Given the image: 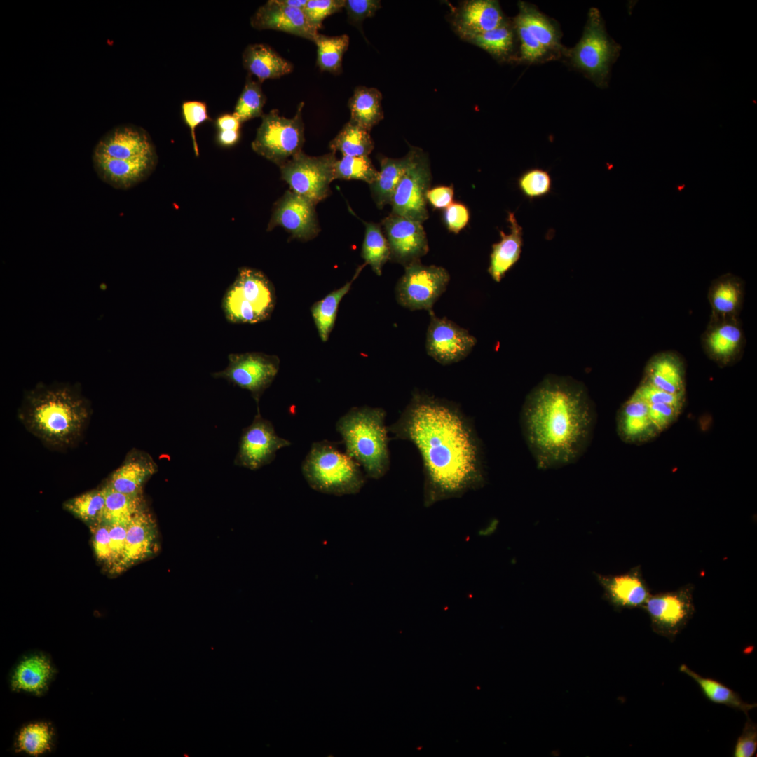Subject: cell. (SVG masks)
<instances>
[{"label": "cell", "mask_w": 757, "mask_h": 757, "mask_svg": "<svg viewBox=\"0 0 757 757\" xmlns=\"http://www.w3.org/2000/svg\"><path fill=\"white\" fill-rule=\"evenodd\" d=\"M129 524V523H128ZM128 524H107L110 536L111 550V573H120L124 571V557L126 533Z\"/></svg>", "instance_id": "cell-47"}, {"label": "cell", "mask_w": 757, "mask_h": 757, "mask_svg": "<svg viewBox=\"0 0 757 757\" xmlns=\"http://www.w3.org/2000/svg\"><path fill=\"white\" fill-rule=\"evenodd\" d=\"M515 27L521 43V58L528 62L543 59L548 51L529 34L525 26L515 18Z\"/></svg>", "instance_id": "cell-54"}, {"label": "cell", "mask_w": 757, "mask_h": 757, "mask_svg": "<svg viewBox=\"0 0 757 757\" xmlns=\"http://www.w3.org/2000/svg\"><path fill=\"white\" fill-rule=\"evenodd\" d=\"M506 23L498 2L493 0L465 1L454 18L456 29L463 38L494 29Z\"/></svg>", "instance_id": "cell-27"}, {"label": "cell", "mask_w": 757, "mask_h": 757, "mask_svg": "<svg viewBox=\"0 0 757 757\" xmlns=\"http://www.w3.org/2000/svg\"><path fill=\"white\" fill-rule=\"evenodd\" d=\"M694 591L695 585L688 583L672 591L651 594L643 609L652 630L673 641L695 612Z\"/></svg>", "instance_id": "cell-10"}, {"label": "cell", "mask_w": 757, "mask_h": 757, "mask_svg": "<svg viewBox=\"0 0 757 757\" xmlns=\"http://www.w3.org/2000/svg\"><path fill=\"white\" fill-rule=\"evenodd\" d=\"M757 749V726L747 718L741 735L735 745L734 757H752Z\"/></svg>", "instance_id": "cell-55"}, {"label": "cell", "mask_w": 757, "mask_h": 757, "mask_svg": "<svg viewBox=\"0 0 757 757\" xmlns=\"http://www.w3.org/2000/svg\"><path fill=\"white\" fill-rule=\"evenodd\" d=\"M243 64L248 73L255 76L261 83L266 79L280 78L293 71L290 62L264 43L247 46L243 53Z\"/></svg>", "instance_id": "cell-31"}, {"label": "cell", "mask_w": 757, "mask_h": 757, "mask_svg": "<svg viewBox=\"0 0 757 757\" xmlns=\"http://www.w3.org/2000/svg\"><path fill=\"white\" fill-rule=\"evenodd\" d=\"M182 115L185 123L191 130L194 153L199 155V150L196 138V128L202 123L210 120L205 102L200 101H186L182 105Z\"/></svg>", "instance_id": "cell-50"}, {"label": "cell", "mask_w": 757, "mask_h": 757, "mask_svg": "<svg viewBox=\"0 0 757 757\" xmlns=\"http://www.w3.org/2000/svg\"><path fill=\"white\" fill-rule=\"evenodd\" d=\"M53 731L46 722H36L24 726L15 740V751L37 756L52 749Z\"/></svg>", "instance_id": "cell-41"}, {"label": "cell", "mask_w": 757, "mask_h": 757, "mask_svg": "<svg viewBox=\"0 0 757 757\" xmlns=\"http://www.w3.org/2000/svg\"><path fill=\"white\" fill-rule=\"evenodd\" d=\"M620 46L608 36L599 11L591 8L584 33L571 53L573 64L603 86Z\"/></svg>", "instance_id": "cell-9"}, {"label": "cell", "mask_w": 757, "mask_h": 757, "mask_svg": "<svg viewBox=\"0 0 757 757\" xmlns=\"http://www.w3.org/2000/svg\"><path fill=\"white\" fill-rule=\"evenodd\" d=\"M470 214L468 208L461 203H451L444 213V219L449 231L458 233L468 224Z\"/></svg>", "instance_id": "cell-56"}, {"label": "cell", "mask_w": 757, "mask_h": 757, "mask_svg": "<svg viewBox=\"0 0 757 757\" xmlns=\"http://www.w3.org/2000/svg\"><path fill=\"white\" fill-rule=\"evenodd\" d=\"M421 224L392 214L383 220L391 260L406 266L420 261L428 253L427 237Z\"/></svg>", "instance_id": "cell-18"}, {"label": "cell", "mask_w": 757, "mask_h": 757, "mask_svg": "<svg viewBox=\"0 0 757 757\" xmlns=\"http://www.w3.org/2000/svg\"><path fill=\"white\" fill-rule=\"evenodd\" d=\"M280 1L290 8L304 11L308 0H280Z\"/></svg>", "instance_id": "cell-60"}, {"label": "cell", "mask_w": 757, "mask_h": 757, "mask_svg": "<svg viewBox=\"0 0 757 757\" xmlns=\"http://www.w3.org/2000/svg\"><path fill=\"white\" fill-rule=\"evenodd\" d=\"M275 304V289L261 271L248 267L238 273L225 292L221 308L227 321L254 324L268 319Z\"/></svg>", "instance_id": "cell-6"}, {"label": "cell", "mask_w": 757, "mask_h": 757, "mask_svg": "<svg viewBox=\"0 0 757 757\" xmlns=\"http://www.w3.org/2000/svg\"><path fill=\"white\" fill-rule=\"evenodd\" d=\"M686 365L676 353L663 351L647 362L641 381L674 394L686 393Z\"/></svg>", "instance_id": "cell-26"}, {"label": "cell", "mask_w": 757, "mask_h": 757, "mask_svg": "<svg viewBox=\"0 0 757 757\" xmlns=\"http://www.w3.org/2000/svg\"><path fill=\"white\" fill-rule=\"evenodd\" d=\"M314 43L317 46L316 64L322 71L339 74L342 71V60L349 45L347 34L329 36L318 34Z\"/></svg>", "instance_id": "cell-40"}, {"label": "cell", "mask_w": 757, "mask_h": 757, "mask_svg": "<svg viewBox=\"0 0 757 757\" xmlns=\"http://www.w3.org/2000/svg\"><path fill=\"white\" fill-rule=\"evenodd\" d=\"M382 94L375 88L357 86L348 100L350 121L369 132L383 118Z\"/></svg>", "instance_id": "cell-33"}, {"label": "cell", "mask_w": 757, "mask_h": 757, "mask_svg": "<svg viewBox=\"0 0 757 757\" xmlns=\"http://www.w3.org/2000/svg\"><path fill=\"white\" fill-rule=\"evenodd\" d=\"M744 297L743 280L731 273L714 280L709 288L708 299L713 318H738Z\"/></svg>", "instance_id": "cell-28"}, {"label": "cell", "mask_w": 757, "mask_h": 757, "mask_svg": "<svg viewBox=\"0 0 757 757\" xmlns=\"http://www.w3.org/2000/svg\"><path fill=\"white\" fill-rule=\"evenodd\" d=\"M596 416L583 383L569 376H545L525 397L519 416L536 467L556 469L577 462L592 442Z\"/></svg>", "instance_id": "cell-2"}, {"label": "cell", "mask_w": 757, "mask_h": 757, "mask_svg": "<svg viewBox=\"0 0 757 757\" xmlns=\"http://www.w3.org/2000/svg\"><path fill=\"white\" fill-rule=\"evenodd\" d=\"M709 359L724 367L735 363L742 355L745 336L738 318H710L702 337Z\"/></svg>", "instance_id": "cell-17"}, {"label": "cell", "mask_w": 757, "mask_h": 757, "mask_svg": "<svg viewBox=\"0 0 757 757\" xmlns=\"http://www.w3.org/2000/svg\"><path fill=\"white\" fill-rule=\"evenodd\" d=\"M386 416L380 407H355L336 423L346 453L360 464L367 477L373 479L384 477L390 465Z\"/></svg>", "instance_id": "cell-4"}, {"label": "cell", "mask_w": 757, "mask_h": 757, "mask_svg": "<svg viewBox=\"0 0 757 757\" xmlns=\"http://www.w3.org/2000/svg\"><path fill=\"white\" fill-rule=\"evenodd\" d=\"M301 472L313 489L334 496L359 493L367 477L357 461L327 440L311 444Z\"/></svg>", "instance_id": "cell-5"}, {"label": "cell", "mask_w": 757, "mask_h": 757, "mask_svg": "<svg viewBox=\"0 0 757 757\" xmlns=\"http://www.w3.org/2000/svg\"><path fill=\"white\" fill-rule=\"evenodd\" d=\"M266 96L259 81L247 76L245 86L236 102L233 113L243 123L250 119L261 117Z\"/></svg>", "instance_id": "cell-44"}, {"label": "cell", "mask_w": 757, "mask_h": 757, "mask_svg": "<svg viewBox=\"0 0 757 757\" xmlns=\"http://www.w3.org/2000/svg\"><path fill=\"white\" fill-rule=\"evenodd\" d=\"M92 533L93 547L97 560L108 571L111 568V550L109 526L106 523H101L90 528Z\"/></svg>", "instance_id": "cell-51"}, {"label": "cell", "mask_w": 757, "mask_h": 757, "mask_svg": "<svg viewBox=\"0 0 757 757\" xmlns=\"http://www.w3.org/2000/svg\"><path fill=\"white\" fill-rule=\"evenodd\" d=\"M336 160L333 151L311 156L301 151L280 166L281 179L292 191L316 205L330 194Z\"/></svg>", "instance_id": "cell-8"}, {"label": "cell", "mask_w": 757, "mask_h": 757, "mask_svg": "<svg viewBox=\"0 0 757 757\" xmlns=\"http://www.w3.org/2000/svg\"><path fill=\"white\" fill-rule=\"evenodd\" d=\"M50 660L44 655L34 654L25 657L16 666L11 676V686L14 691L41 695L54 674Z\"/></svg>", "instance_id": "cell-30"}, {"label": "cell", "mask_w": 757, "mask_h": 757, "mask_svg": "<svg viewBox=\"0 0 757 757\" xmlns=\"http://www.w3.org/2000/svg\"><path fill=\"white\" fill-rule=\"evenodd\" d=\"M240 125L241 122L233 114H223L216 120V126L219 130L239 131Z\"/></svg>", "instance_id": "cell-58"}, {"label": "cell", "mask_w": 757, "mask_h": 757, "mask_svg": "<svg viewBox=\"0 0 757 757\" xmlns=\"http://www.w3.org/2000/svg\"><path fill=\"white\" fill-rule=\"evenodd\" d=\"M552 181L548 171L541 168H531L524 171L518 179V186L522 194L529 200L549 194Z\"/></svg>", "instance_id": "cell-46"}, {"label": "cell", "mask_w": 757, "mask_h": 757, "mask_svg": "<svg viewBox=\"0 0 757 757\" xmlns=\"http://www.w3.org/2000/svg\"><path fill=\"white\" fill-rule=\"evenodd\" d=\"M291 444L276 434L271 422L261 416L257 407L252 423L242 431L234 464L252 470H258L271 463L278 450Z\"/></svg>", "instance_id": "cell-14"}, {"label": "cell", "mask_w": 757, "mask_h": 757, "mask_svg": "<svg viewBox=\"0 0 757 757\" xmlns=\"http://www.w3.org/2000/svg\"><path fill=\"white\" fill-rule=\"evenodd\" d=\"M365 265L366 264L357 268L354 277L350 282L330 292L311 306V314L322 341L326 342L328 340L334 326L339 304L349 292L354 280Z\"/></svg>", "instance_id": "cell-35"}, {"label": "cell", "mask_w": 757, "mask_h": 757, "mask_svg": "<svg viewBox=\"0 0 757 757\" xmlns=\"http://www.w3.org/2000/svg\"><path fill=\"white\" fill-rule=\"evenodd\" d=\"M507 220L510 232L505 234L500 231L501 239L492 245L488 269L493 280L498 282L519 259L523 245V229L513 212H508Z\"/></svg>", "instance_id": "cell-29"}, {"label": "cell", "mask_w": 757, "mask_h": 757, "mask_svg": "<svg viewBox=\"0 0 757 757\" xmlns=\"http://www.w3.org/2000/svg\"><path fill=\"white\" fill-rule=\"evenodd\" d=\"M519 12L516 19L526 28L529 34L547 51L561 48L557 32L550 21L533 7L520 2Z\"/></svg>", "instance_id": "cell-37"}, {"label": "cell", "mask_w": 757, "mask_h": 757, "mask_svg": "<svg viewBox=\"0 0 757 757\" xmlns=\"http://www.w3.org/2000/svg\"><path fill=\"white\" fill-rule=\"evenodd\" d=\"M344 1L345 0H308L303 11L309 23L318 30L327 17L343 8Z\"/></svg>", "instance_id": "cell-48"}, {"label": "cell", "mask_w": 757, "mask_h": 757, "mask_svg": "<svg viewBox=\"0 0 757 757\" xmlns=\"http://www.w3.org/2000/svg\"><path fill=\"white\" fill-rule=\"evenodd\" d=\"M240 139V131L219 130L217 134V142L221 146H230L236 144Z\"/></svg>", "instance_id": "cell-59"}, {"label": "cell", "mask_w": 757, "mask_h": 757, "mask_svg": "<svg viewBox=\"0 0 757 757\" xmlns=\"http://www.w3.org/2000/svg\"><path fill=\"white\" fill-rule=\"evenodd\" d=\"M464 39L498 57L507 55L511 51L514 42L513 32L507 23L494 29L470 35Z\"/></svg>", "instance_id": "cell-45"}, {"label": "cell", "mask_w": 757, "mask_h": 757, "mask_svg": "<svg viewBox=\"0 0 757 757\" xmlns=\"http://www.w3.org/2000/svg\"><path fill=\"white\" fill-rule=\"evenodd\" d=\"M430 182L428 161L420 149L400 180L390 204L391 214L420 223L428 217L426 193Z\"/></svg>", "instance_id": "cell-13"}, {"label": "cell", "mask_w": 757, "mask_h": 757, "mask_svg": "<svg viewBox=\"0 0 757 757\" xmlns=\"http://www.w3.org/2000/svg\"><path fill=\"white\" fill-rule=\"evenodd\" d=\"M105 505L102 522L106 524L125 523L146 507L143 495L132 496L116 491L107 484Z\"/></svg>", "instance_id": "cell-36"}, {"label": "cell", "mask_w": 757, "mask_h": 757, "mask_svg": "<svg viewBox=\"0 0 757 757\" xmlns=\"http://www.w3.org/2000/svg\"><path fill=\"white\" fill-rule=\"evenodd\" d=\"M315 205L290 189L275 203L267 230L284 228L292 238L308 240L320 232Z\"/></svg>", "instance_id": "cell-16"}, {"label": "cell", "mask_w": 757, "mask_h": 757, "mask_svg": "<svg viewBox=\"0 0 757 757\" xmlns=\"http://www.w3.org/2000/svg\"><path fill=\"white\" fill-rule=\"evenodd\" d=\"M426 335L427 353L443 365L461 361L471 352L477 339L468 332L446 318H438L430 311Z\"/></svg>", "instance_id": "cell-15"}, {"label": "cell", "mask_w": 757, "mask_h": 757, "mask_svg": "<svg viewBox=\"0 0 757 757\" xmlns=\"http://www.w3.org/2000/svg\"><path fill=\"white\" fill-rule=\"evenodd\" d=\"M364 224L365 233L361 255L365 264H369L377 275H381L383 265L390 258L389 244L379 224L371 222Z\"/></svg>", "instance_id": "cell-42"}, {"label": "cell", "mask_w": 757, "mask_h": 757, "mask_svg": "<svg viewBox=\"0 0 757 757\" xmlns=\"http://www.w3.org/2000/svg\"><path fill=\"white\" fill-rule=\"evenodd\" d=\"M388 429L393 439L411 442L420 454L425 507L461 498L486 484L482 441L455 402L415 390Z\"/></svg>", "instance_id": "cell-1"}, {"label": "cell", "mask_w": 757, "mask_h": 757, "mask_svg": "<svg viewBox=\"0 0 757 757\" xmlns=\"http://www.w3.org/2000/svg\"><path fill=\"white\" fill-rule=\"evenodd\" d=\"M228 365L212 374L232 384L248 390L259 407L264 392L271 386L280 368V359L273 355L258 352L231 353Z\"/></svg>", "instance_id": "cell-12"}, {"label": "cell", "mask_w": 757, "mask_h": 757, "mask_svg": "<svg viewBox=\"0 0 757 757\" xmlns=\"http://www.w3.org/2000/svg\"><path fill=\"white\" fill-rule=\"evenodd\" d=\"M90 416L87 400L75 386L64 384L37 386L26 393L18 410L27 430L56 449L76 443Z\"/></svg>", "instance_id": "cell-3"}, {"label": "cell", "mask_w": 757, "mask_h": 757, "mask_svg": "<svg viewBox=\"0 0 757 757\" xmlns=\"http://www.w3.org/2000/svg\"><path fill=\"white\" fill-rule=\"evenodd\" d=\"M154 154V145L144 130L121 125L107 132L96 144L93 154L128 160Z\"/></svg>", "instance_id": "cell-23"}, {"label": "cell", "mask_w": 757, "mask_h": 757, "mask_svg": "<svg viewBox=\"0 0 757 757\" xmlns=\"http://www.w3.org/2000/svg\"><path fill=\"white\" fill-rule=\"evenodd\" d=\"M374 147L369 132L350 121L329 142L332 151L348 156H368Z\"/></svg>", "instance_id": "cell-38"}, {"label": "cell", "mask_w": 757, "mask_h": 757, "mask_svg": "<svg viewBox=\"0 0 757 757\" xmlns=\"http://www.w3.org/2000/svg\"><path fill=\"white\" fill-rule=\"evenodd\" d=\"M304 107V102L299 103L292 118L280 116L276 109L264 114L252 142V149L279 167L301 152L305 142Z\"/></svg>", "instance_id": "cell-7"}, {"label": "cell", "mask_w": 757, "mask_h": 757, "mask_svg": "<svg viewBox=\"0 0 757 757\" xmlns=\"http://www.w3.org/2000/svg\"><path fill=\"white\" fill-rule=\"evenodd\" d=\"M158 540L156 521L144 507L128 525L124 570L152 557L158 551Z\"/></svg>", "instance_id": "cell-25"}, {"label": "cell", "mask_w": 757, "mask_h": 757, "mask_svg": "<svg viewBox=\"0 0 757 757\" xmlns=\"http://www.w3.org/2000/svg\"><path fill=\"white\" fill-rule=\"evenodd\" d=\"M157 470V464L149 453L132 449L121 465L111 474L106 484L123 493L142 495L144 484Z\"/></svg>", "instance_id": "cell-24"}, {"label": "cell", "mask_w": 757, "mask_h": 757, "mask_svg": "<svg viewBox=\"0 0 757 757\" xmlns=\"http://www.w3.org/2000/svg\"><path fill=\"white\" fill-rule=\"evenodd\" d=\"M380 8L381 1L378 0H345L343 7L346 10L348 22L361 32L362 22L374 16Z\"/></svg>", "instance_id": "cell-52"}, {"label": "cell", "mask_w": 757, "mask_h": 757, "mask_svg": "<svg viewBox=\"0 0 757 757\" xmlns=\"http://www.w3.org/2000/svg\"><path fill=\"white\" fill-rule=\"evenodd\" d=\"M94 169L105 183L118 189H127L149 176L156 164V154L128 160L93 154Z\"/></svg>", "instance_id": "cell-21"}, {"label": "cell", "mask_w": 757, "mask_h": 757, "mask_svg": "<svg viewBox=\"0 0 757 757\" xmlns=\"http://www.w3.org/2000/svg\"><path fill=\"white\" fill-rule=\"evenodd\" d=\"M250 24L258 30L280 31L313 42L319 34L303 11L287 6L280 0H269L259 7L251 18Z\"/></svg>", "instance_id": "cell-20"}, {"label": "cell", "mask_w": 757, "mask_h": 757, "mask_svg": "<svg viewBox=\"0 0 757 757\" xmlns=\"http://www.w3.org/2000/svg\"><path fill=\"white\" fill-rule=\"evenodd\" d=\"M603 589V597L615 608L643 609L651 595L641 566L617 575L595 574Z\"/></svg>", "instance_id": "cell-19"}, {"label": "cell", "mask_w": 757, "mask_h": 757, "mask_svg": "<svg viewBox=\"0 0 757 757\" xmlns=\"http://www.w3.org/2000/svg\"><path fill=\"white\" fill-rule=\"evenodd\" d=\"M416 148H411L401 158L382 157L379 159L381 170L377 179L370 184L374 200L380 209L390 204L393 193L402 175L411 163Z\"/></svg>", "instance_id": "cell-32"}, {"label": "cell", "mask_w": 757, "mask_h": 757, "mask_svg": "<svg viewBox=\"0 0 757 757\" xmlns=\"http://www.w3.org/2000/svg\"><path fill=\"white\" fill-rule=\"evenodd\" d=\"M650 418L660 434L671 427L684 409L666 404H648Z\"/></svg>", "instance_id": "cell-53"}, {"label": "cell", "mask_w": 757, "mask_h": 757, "mask_svg": "<svg viewBox=\"0 0 757 757\" xmlns=\"http://www.w3.org/2000/svg\"><path fill=\"white\" fill-rule=\"evenodd\" d=\"M679 670L690 677L698 685L704 695L711 702L723 704L739 710L748 716V712L756 707V704L744 702L740 695L720 681L703 677L686 664H681Z\"/></svg>", "instance_id": "cell-34"}, {"label": "cell", "mask_w": 757, "mask_h": 757, "mask_svg": "<svg viewBox=\"0 0 757 757\" xmlns=\"http://www.w3.org/2000/svg\"><path fill=\"white\" fill-rule=\"evenodd\" d=\"M395 287L397 302L411 311H432L434 304L444 292L449 274L442 267L425 266L420 261L409 264Z\"/></svg>", "instance_id": "cell-11"}, {"label": "cell", "mask_w": 757, "mask_h": 757, "mask_svg": "<svg viewBox=\"0 0 757 757\" xmlns=\"http://www.w3.org/2000/svg\"><path fill=\"white\" fill-rule=\"evenodd\" d=\"M105 505L104 486L74 497L66 502L64 508L79 519L89 528L102 523Z\"/></svg>", "instance_id": "cell-39"}, {"label": "cell", "mask_w": 757, "mask_h": 757, "mask_svg": "<svg viewBox=\"0 0 757 757\" xmlns=\"http://www.w3.org/2000/svg\"><path fill=\"white\" fill-rule=\"evenodd\" d=\"M378 171L369 156H343L334 164L335 179H357L373 184L378 177Z\"/></svg>", "instance_id": "cell-43"}, {"label": "cell", "mask_w": 757, "mask_h": 757, "mask_svg": "<svg viewBox=\"0 0 757 757\" xmlns=\"http://www.w3.org/2000/svg\"><path fill=\"white\" fill-rule=\"evenodd\" d=\"M453 189L451 186H437L428 190L426 199L435 208H446L452 203Z\"/></svg>", "instance_id": "cell-57"}, {"label": "cell", "mask_w": 757, "mask_h": 757, "mask_svg": "<svg viewBox=\"0 0 757 757\" xmlns=\"http://www.w3.org/2000/svg\"><path fill=\"white\" fill-rule=\"evenodd\" d=\"M634 392L648 404H666L684 409L686 402V393H667L643 381H641Z\"/></svg>", "instance_id": "cell-49"}, {"label": "cell", "mask_w": 757, "mask_h": 757, "mask_svg": "<svg viewBox=\"0 0 757 757\" xmlns=\"http://www.w3.org/2000/svg\"><path fill=\"white\" fill-rule=\"evenodd\" d=\"M615 425L618 437L629 444L641 445L660 435L650 418L648 403L634 391L618 409Z\"/></svg>", "instance_id": "cell-22"}]
</instances>
